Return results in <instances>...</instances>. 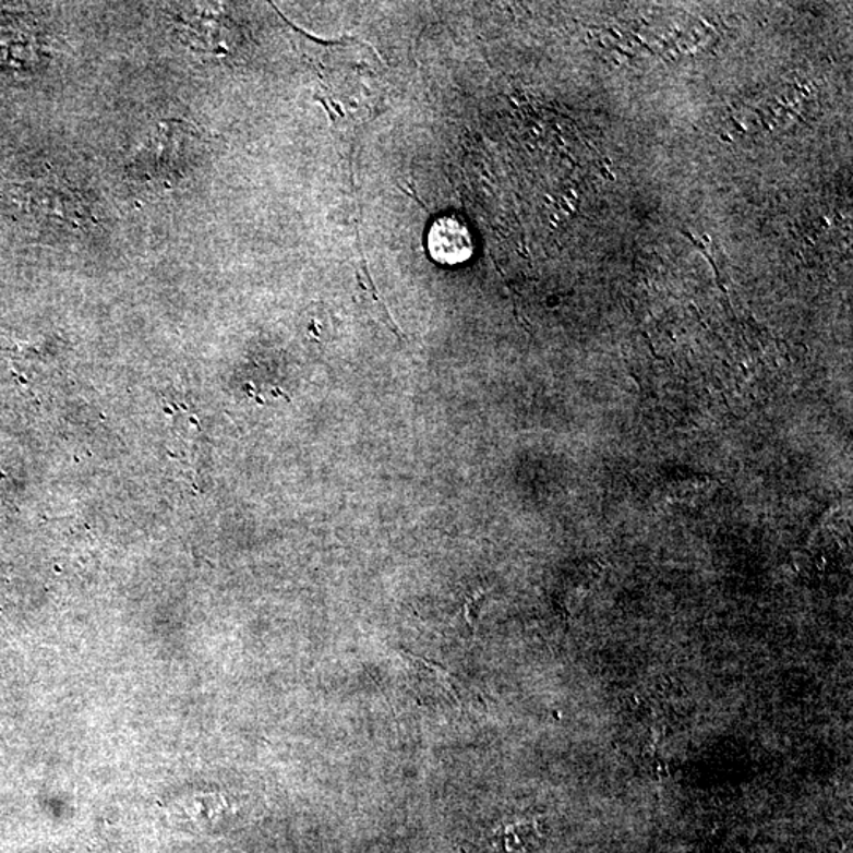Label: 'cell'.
<instances>
[{
  "instance_id": "cell-5",
  "label": "cell",
  "mask_w": 853,
  "mask_h": 853,
  "mask_svg": "<svg viewBox=\"0 0 853 853\" xmlns=\"http://www.w3.org/2000/svg\"><path fill=\"white\" fill-rule=\"evenodd\" d=\"M482 598H484V591H474L470 598L465 599L464 612L465 620L471 629H476V620H478L479 608L482 604Z\"/></svg>"
},
{
  "instance_id": "cell-2",
  "label": "cell",
  "mask_w": 853,
  "mask_h": 853,
  "mask_svg": "<svg viewBox=\"0 0 853 853\" xmlns=\"http://www.w3.org/2000/svg\"><path fill=\"white\" fill-rule=\"evenodd\" d=\"M430 256L444 266H456L470 259L472 239L468 225L456 215L433 221L426 236Z\"/></svg>"
},
{
  "instance_id": "cell-1",
  "label": "cell",
  "mask_w": 853,
  "mask_h": 853,
  "mask_svg": "<svg viewBox=\"0 0 853 853\" xmlns=\"http://www.w3.org/2000/svg\"><path fill=\"white\" fill-rule=\"evenodd\" d=\"M319 48L315 69L331 121L344 135H355L383 109L387 92L383 69L367 45L347 41Z\"/></svg>"
},
{
  "instance_id": "cell-4",
  "label": "cell",
  "mask_w": 853,
  "mask_h": 853,
  "mask_svg": "<svg viewBox=\"0 0 853 853\" xmlns=\"http://www.w3.org/2000/svg\"><path fill=\"white\" fill-rule=\"evenodd\" d=\"M407 656L408 669H410L411 678L416 682V689L425 696L432 697V699H446L450 701H458V693L456 687V680L453 678L446 669L440 668V665L432 664L425 659L419 658V656Z\"/></svg>"
},
{
  "instance_id": "cell-3",
  "label": "cell",
  "mask_w": 853,
  "mask_h": 853,
  "mask_svg": "<svg viewBox=\"0 0 853 853\" xmlns=\"http://www.w3.org/2000/svg\"><path fill=\"white\" fill-rule=\"evenodd\" d=\"M541 839L538 820H514L498 825L485 834V849L492 853H528Z\"/></svg>"
}]
</instances>
